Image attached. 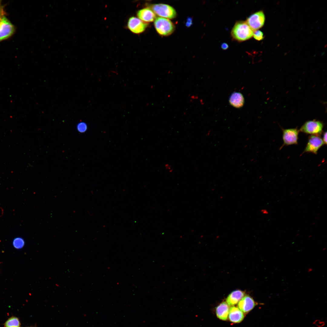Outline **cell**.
I'll return each instance as SVG.
<instances>
[{
  "mask_svg": "<svg viewBox=\"0 0 327 327\" xmlns=\"http://www.w3.org/2000/svg\"><path fill=\"white\" fill-rule=\"evenodd\" d=\"M324 144L322 139L319 135H311L309 137L303 152L312 153L316 154L319 149Z\"/></svg>",
  "mask_w": 327,
  "mask_h": 327,
  "instance_id": "cell-7",
  "label": "cell"
},
{
  "mask_svg": "<svg viewBox=\"0 0 327 327\" xmlns=\"http://www.w3.org/2000/svg\"><path fill=\"white\" fill-rule=\"evenodd\" d=\"M299 131L296 128L283 129L282 146L297 144Z\"/></svg>",
  "mask_w": 327,
  "mask_h": 327,
  "instance_id": "cell-9",
  "label": "cell"
},
{
  "mask_svg": "<svg viewBox=\"0 0 327 327\" xmlns=\"http://www.w3.org/2000/svg\"><path fill=\"white\" fill-rule=\"evenodd\" d=\"M147 26V23L134 16L129 19L127 23L128 28L131 31L136 34H140L144 31Z\"/></svg>",
  "mask_w": 327,
  "mask_h": 327,
  "instance_id": "cell-8",
  "label": "cell"
},
{
  "mask_svg": "<svg viewBox=\"0 0 327 327\" xmlns=\"http://www.w3.org/2000/svg\"><path fill=\"white\" fill-rule=\"evenodd\" d=\"M5 325V327H20V322L17 318L12 317L6 322Z\"/></svg>",
  "mask_w": 327,
  "mask_h": 327,
  "instance_id": "cell-16",
  "label": "cell"
},
{
  "mask_svg": "<svg viewBox=\"0 0 327 327\" xmlns=\"http://www.w3.org/2000/svg\"><path fill=\"white\" fill-rule=\"evenodd\" d=\"M253 31L246 21H237L233 26L231 32L233 39L242 42L251 38L253 36Z\"/></svg>",
  "mask_w": 327,
  "mask_h": 327,
  "instance_id": "cell-1",
  "label": "cell"
},
{
  "mask_svg": "<svg viewBox=\"0 0 327 327\" xmlns=\"http://www.w3.org/2000/svg\"><path fill=\"white\" fill-rule=\"evenodd\" d=\"M78 130L80 132H85L87 129V125L84 123L81 122L79 123L77 126Z\"/></svg>",
  "mask_w": 327,
  "mask_h": 327,
  "instance_id": "cell-19",
  "label": "cell"
},
{
  "mask_svg": "<svg viewBox=\"0 0 327 327\" xmlns=\"http://www.w3.org/2000/svg\"><path fill=\"white\" fill-rule=\"evenodd\" d=\"M265 19L263 12L260 11L250 15L247 18L246 22L253 31H256L263 26Z\"/></svg>",
  "mask_w": 327,
  "mask_h": 327,
  "instance_id": "cell-6",
  "label": "cell"
},
{
  "mask_svg": "<svg viewBox=\"0 0 327 327\" xmlns=\"http://www.w3.org/2000/svg\"><path fill=\"white\" fill-rule=\"evenodd\" d=\"M229 46L227 43H223L221 45V48L224 50H225L228 48Z\"/></svg>",
  "mask_w": 327,
  "mask_h": 327,
  "instance_id": "cell-22",
  "label": "cell"
},
{
  "mask_svg": "<svg viewBox=\"0 0 327 327\" xmlns=\"http://www.w3.org/2000/svg\"><path fill=\"white\" fill-rule=\"evenodd\" d=\"M256 303L251 296H244L238 303V308L243 313H247L251 310Z\"/></svg>",
  "mask_w": 327,
  "mask_h": 327,
  "instance_id": "cell-10",
  "label": "cell"
},
{
  "mask_svg": "<svg viewBox=\"0 0 327 327\" xmlns=\"http://www.w3.org/2000/svg\"><path fill=\"white\" fill-rule=\"evenodd\" d=\"M261 213L264 215H267L269 214V212L266 209H262L260 211Z\"/></svg>",
  "mask_w": 327,
  "mask_h": 327,
  "instance_id": "cell-24",
  "label": "cell"
},
{
  "mask_svg": "<svg viewBox=\"0 0 327 327\" xmlns=\"http://www.w3.org/2000/svg\"><path fill=\"white\" fill-rule=\"evenodd\" d=\"M322 140L324 142V144H327V132H325L323 135Z\"/></svg>",
  "mask_w": 327,
  "mask_h": 327,
  "instance_id": "cell-23",
  "label": "cell"
},
{
  "mask_svg": "<svg viewBox=\"0 0 327 327\" xmlns=\"http://www.w3.org/2000/svg\"><path fill=\"white\" fill-rule=\"evenodd\" d=\"M228 317L231 322L237 323L241 322L244 316L243 312L238 307L232 306L229 309Z\"/></svg>",
  "mask_w": 327,
  "mask_h": 327,
  "instance_id": "cell-12",
  "label": "cell"
},
{
  "mask_svg": "<svg viewBox=\"0 0 327 327\" xmlns=\"http://www.w3.org/2000/svg\"><path fill=\"white\" fill-rule=\"evenodd\" d=\"M229 306L226 302L220 304L216 308V314L220 319L226 321L227 319L229 311Z\"/></svg>",
  "mask_w": 327,
  "mask_h": 327,
  "instance_id": "cell-15",
  "label": "cell"
},
{
  "mask_svg": "<svg viewBox=\"0 0 327 327\" xmlns=\"http://www.w3.org/2000/svg\"><path fill=\"white\" fill-rule=\"evenodd\" d=\"M137 15L139 18L144 22H151L156 18V15L150 8L147 7L138 10Z\"/></svg>",
  "mask_w": 327,
  "mask_h": 327,
  "instance_id": "cell-11",
  "label": "cell"
},
{
  "mask_svg": "<svg viewBox=\"0 0 327 327\" xmlns=\"http://www.w3.org/2000/svg\"><path fill=\"white\" fill-rule=\"evenodd\" d=\"M154 24L158 33L162 36L170 35L173 32L175 29L173 23L169 19L164 18H156Z\"/></svg>",
  "mask_w": 327,
  "mask_h": 327,
  "instance_id": "cell-3",
  "label": "cell"
},
{
  "mask_svg": "<svg viewBox=\"0 0 327 327\" xmlns=\"http://www.w3.org/2000/svg\"><path fill=\"white\" fill-rule=\"evenodd\" d=\"M244 292L237 290L232 292L226 299V302L229 306H233L237 303L244 296Z\"/></svg>",
  "mask_w": 327,
  "mask_h": 327,
  "instance_id": "cell-14",
  "label": "cell"
},
{
  "mask_svg": "<svg viewBox=\"0 0 327 327\" xmlns=\"http://www.w3.org/2000/svg\"><path fill=\"white\" fill-rule=\"evenodd\" d=\"M253 36L254 39L257 41L261 40L264 38L263 32L259 30L255 31L253 32Z\"/></svg>",
  "mask_w": 327,
  "mask_h": 327,
  "instance_id": "cell-18",
  "label": "cell"
},
{
  "mask_svg": "<svg viewBox=\"0 0 327 327\" xmlns=\"http://www.w3.org/2000/svg\"><path fill=\"white\" fill-rule=\"evenodd\" d=\"M191 19L190 18L188 19L186 23V25L188 26H190L191 24Z\"/></svg>",
  "mask_w": 327,
  "mask_h": 327,
  "instance_id": "cell-25",
  "label": "cell"
},
{
  "mask_svg": "<svg viewBox=\"0 0 327 327\" xmlns=\"http://www.w3.org/2000/svg\"><path fill=\"white\" fill-rule=\"evenodd\" d=\"M147 7L151 9L155 14L166 18L173 19L177 16V12L171 6L164 4H149Z\"/></svg>",
  "mask_w": 327,
  "mask_h": 327,
  "instance_id": "cell-2",
  "label": "cell"
},
{
  "mask_svg": "<svg viewBox=\"0 0 327 327\" xmlns=\"http://www.w3.org/2000/svg\"><path fill=\"white\" fill-rule=\"evenodd\" d=\"M230 104L236 108L242 107L244 104V98L243 94L238 92H234L230 95L229 99Z\"/></svg>",
  "mask_w": 327,
  "mask_h": 327,
  "instance_id": "cell-13",
  "label": "cell"
},
{
  "mask_svg": "<svg viewBox=\"0 0 327 327\" xmlns=\"http://www.w3.org/2000/svg\"><path fill=\"white\" fill-rule=\"evenodd\" d=\"M323 124L321 121L315 120L306 122L299 131L307 134L319 135L322 132Z\"/></svg>",
  "mask_w": 327,
  "mask_h": 327,
  "instance_id": "cell-4",
  "label": "cell"
},
{
  "mask_svg": "<svg viewBox=\"0 0 327 327\" xmlns=\"http://www.w3.org/2000/svg\"><path fill=\"white\" fill-rule=\"evenodd\" d=\"M4 8V5L2 4V1L0 0V19L3 16H5L6 14Z\"/></svg>",
  "mask_w": 327,
  "mask_h": 327,
  "instance_id": "cell-20",
  "label": "cell"
},
{
  "mask_svg": "<svg viewBox=\"0 0 327 327\" xmlns=\"http://www.w3.org/2000/svg\"><path fill=\"white\" fill-rule=\"evenodd\" d=\"M165 169L167 170L169 172H172L173 170L171 166L168 164H166L164 165Z\"/></svg>",
  "mask_w": 327,
  "mask_h": 327,
  "instance_id": "cell-21",
  "label": "cell"
},
{
  "mask_svg": "<svg viewBox=\"0 0 327 327\" xmlns=\"http://www.w3.org/2000/svg\"><path fill=\"white\" fill-rule=\"evenodd\" d=\"M24 240L19 237L15 238L13 241L14 247L18 249L22 248L24 246Z\"/></svg>",
  "mask_w": 327,
  "mask_h": 327,
  "instance_id": "cell-17",
  "label": "cell"
},
{
  "mask_svg": "<svg viewBox=\"0 0 327 327\" xmlns=\"http://www.w3.org/2000/svg\"><path fill=\"white\" fill-rule=\"evenodd\" d=\"M15 31V26L5 16L0 19V42L11 37Z\"/></svg>",
  "mask_w": 327,
  "mask_h": 327,
  "instance_id": "cell-5",
  "label": "cell"
}]
</instances>
